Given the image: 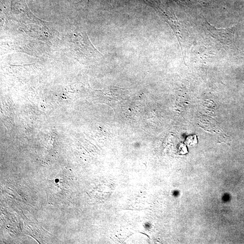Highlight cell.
<instances>
[{
  "label": "cell",
  "mask_w": 244,
  "mask_h": 244,
  "mask_svg": "<svg viewBox=\"0 0 244 244\" xmlns=\"http://www.w3.org/2000/svg\"><path fill=\"white\" fill-rule=\"evenodd\" d=\"M180 151L182 154H185L188 152L187 147L185 145L181 144L180 145Z\"/></svg>",
  "instance_id": "cell-3"
},
{
  "label": "cell",
  "mask_w": 244,
  "mask_h": 244,
  "mask_svg": "<svg viewBox=\"0 0 244 244\" xmlns=\"http://www.w3.org/2000/svg\"><path fill=\"white\" fill-rule=\"evenodd\" d=\"M205 25L209 36L216 41L224 45L228 46L232 43L234 38V27L218 28L208 21Z\"/></svg>",
  "instance_id": "cell-1"
},
{
  "label": "cell",
  "mask_w": 244,
  "mask_h": 244,
  "mask_svg": "<svg viewBox=\"0 0 244 244\" xmlns=\"http://www.w3.org/2000/svg\"><path fill=\"white\" fill-rule=\"evenodd\" d=\"M186 143L189 145L192 146L193 145L197 143V140L196 136H190L187 138L186 140Z\"/></svg>",
  "instance_id": "cell-2"
}]
</instances>
